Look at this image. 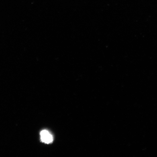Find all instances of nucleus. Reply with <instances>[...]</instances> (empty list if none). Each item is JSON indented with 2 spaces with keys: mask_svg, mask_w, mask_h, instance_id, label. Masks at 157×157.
<instances>
[{
  "mask_svg": "<svg viewBox=\"0 0 157 157\" xmlns=\"http://www.w3.org/2000/svg\"><path fill=\"white\" fill-rule=\"evenodd\" d=\"M40 139L42 142L46 144H50L53 140L52 135L46 130H43L40 132Z\"/></svg>",
  "mask_w": 157,
  "mask_h": 157,
  "instance_id": "nucleus-1",
  "label": "nucleus"
}]
</instances>
